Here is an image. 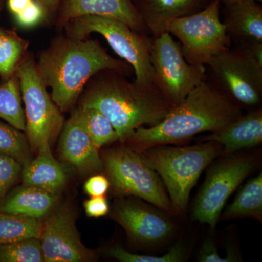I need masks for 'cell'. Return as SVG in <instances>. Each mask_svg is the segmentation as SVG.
Returning a JSON list of instances; mask_svg holds the SVG:
<instances>
[{"instance_id":"1","label":"cell","mask_w":262,"mask_h":262,"mask_svg":"<svg viewBox=\"0 0 262 262\" xmlns=\"http://www.w3.org/2000/svg\"><path fill=\"white\" fill-rule=\"evenodd\" d=\"M36 66L51 98L62 113L70 111L89 80L103 70H113L131 77L134 70L124 60L108 54L98 39L55 38L39 53Z\"/></svg>"},{"instance_id":"2","label":"cell","mask_w":262,"mask_h":262,"mask_svg":"<svg viewBox=\"0 0 262 262\" xmlns=\"http://www.w3.org/2000/svg\"><path fill=\"white\" fill-rule=\"evenodd\" d=\"M127 77L115 71H101L79 98L80 107L96 108L110 120L121 142L139 127L158 125L174 107L155 85H141Z\"/></svg>"},{"instance_id":"3","label":"cell","mask_w":262,"mask_h":262,"mask_svg":"<svg viewBox=\"0 0 262 262\" xmlns=\"http://www.w3.org/2000/svg\"><path fill=\"white\" fill-rule=\"evenodd\" d=\"M243 110L203 81L152 127H141L125 141L137 151L181 144L198 134L215 132L237 120Z\"/></svg>"},{"instance_id":"4","label":"cell","mask_w":262,"mask_h":262,"mask_svg":"<svg viewBox=\"0 0 262 262\" xmlns=\"http://www.w3.org/2000/svg\"><path fill=\"white\" fill-rule=\"evenodd\" d=\"M139 152L163 181L174 211L183 213L202 173L223 149L214 141H201L192 146H153Z\"/></svg>"},{"instance_id":"5","label":"cell","mask_w":262,"mask_h":262,"mask_svg":"<svg viewBox=\"0 0 262 262\" xmlns=\"http://www.w3.org/2000/svg\"><path fill=\"white\" fill-rule=\"evenodd\" d=\"M63 29L66 35L75 39H87L93 33L101 34L117 56L133 67L136 82L141 85H154L150 61L152 37L133 30L121 20L95 15L74 19Z\"/></svg>"},{"instance_id":"6","label":"cell","mask_w":262,"mask_h":262,"mask_svg":"<svg viewBox=\"0 0 262 262\" xmlns=\"http://www.w3.org/2000/svg\"><path fill=\"white\" fill-rule=\"evenodd\" d=\"M15 75L25 105L26 133L32 149L51 146L64 125V117L48 94L40 78L32 53H27Z\"/></svg>"},{"instance_id":"7","label":"cell","mask_w":262,"mask_h":262,"mask_svg":"<svg viewBox=\"0 0 262 262\" xmlns=\"http://www.w3.org/2000/svg\"><path fill=\"white\" fill-rule=\"evenodd\" d=\"M101 158L115 194L140 198L165 213L175 212L163 181L139 151L122 146L105 151Z\"/></svg>"},{"instance_id":"8","label":"cell","mask_w":262,"mask_h":262,"mask_svg":"<svg viewBox=\"0 0 262 262\" xmlns=\"http://www.w3.org/2000/svg\"><path fill=\"white\" fill-rule=\"evenodd\" d=\"M206 80L241 110L260 107L262 63L246 50L231 48L213 57L206 66Z\"/></svg>"},{"instance_id":"9","label":"cell","mask_w":262,"mask_h":262,"mask_svg":"<svg viewBox=\"0 0 262 262\" xmlns=\"http://www.w3.org/2000/svg\"><path fill=\"white\" fill-rule=\"evenodd\" d=\"M220 5L213 0L201 11L168 24L167 32L179 39L183 56L190 64L206 67L213 57L232 48L220 18Z\"/></svg>"},{"instance_id":"10","label":"cell","mask_w":262,"mask_h":262,"mask_svg":"<svg viewBox=\"0 0 262 262\" xmlns=\"http://www.w3.org/2000/svg\"><path fill=\"white\" fill-rule=\"evenodd\" d=\"M150 61L153 84L173 106L206 80V67L188 63L180 43L168 32L153 37Z\"/></svg>"},{"instance_id":"11","label":"cell","mask_w":262,"mask_h":262,"mask_svg":"<svg viewBox=\"0 0 262 262\" xmlns=\"http://www.w3.org/2000/svg\"><path fill=\"white\" fill-rule=\"evenodd\" d=\"M254 168L251 157L222 160L208 170L193 205V220L214 229L227 200Z\"/></svg>"},{"instance_id":"12","label":"cell","mask_w":262,"mask_h":262,"mask_svg":"<svg viewBox=\"0 0 262 262\" xmlns=\"http://www.w3.org/2000/svg\"><path fill=\"white\" fill-rule=\"evenodd\" d=\"M46 262H86L96 260V253L82 244L70 209L62 208L42 225L40 237Z\"/></svg>"},{"instance_id":"13","label":"cell","mask_w":262,"mask_h":262,"mask_svg":"<svg viewBox=\"0 0 262 262\" xmlns=\"http://www.w3.org/2000/svg\"><path fill=\"white\" fill-rule=\"evenodd\" d=\"M113 216L129 237L140 244H160L173 232V224L165 214L143 202L134 200L120 202Z\"/></svg>"},{"instance_id":"14","label":"cell","mask_w":262,"mask_h":262,"mask_svg":"<svg viewBox=\"0 0 262 262\" xmlns=\"http://www.w3.org/2000/svg\"><path fill=\"white\" fill-rule=\"evenodd\" d=\"M58 151L62 159L80 173H97L104 168L101 155L86 130L78 108L64 122Z\"/></svg>"},{"instance_id":"15","label":"cell","mask_w":262,"mask_h":262,"mask_svg":"<svg viewBox=\"0 0 262 262\" xmlns=\"http://www.w3.org/2000/svg\"><path fill=\"white\" fill-rule=\"evenodd\" d=\"M57 13L58 28L79 17L95 15L121 20L136 32L149 34L131 0H61Z\"/></svg>"},{"instance_id":"16","label":"cell","mask_w":262,"mask_h":262,"mask_svg":"<svg viewBox=\"0 0 262 262\" xmlns=\"http://www.w3.org/2000/svg\"><path fill=\"white\" fill-rule=\"evenodd\" d=\"M138 14L152 37L167 32L175 19L198 13L213 0H131Z\"/></svg>"},{"instance_id":"17","label":"cell","mask_w":262,"mask_h":262,"mask_svg":"<svg viewBox=\"0 0 262 262\" xmlns=\"http://www.w3.org/2000/svg\"><path fill=\"white\" fill-rule=\"evenodd\" d=\"M256 1L224 5L223 22L234 47L262 44V6Z\"/></svg>"},{"instance_id":"18","label":"cell","mask_w":262,"mask_h":262,"mask_svg":"<svg viewBox=\"0 0 262 262\" xmlns=\"http://www.w3.org/2000/svg\"><path fill=\"white\" fill-rule=\"evenodd\" d=\"M201 141L218 143L226 155L259 145L262 142V108H255L246 115L243 114L220 130L204 136Z\"/></svg>"},{"instance_id":"19","label":"cell","mask_w":262,"mask_h":262,"mask_svg":"<svg viewBox=\"0 0 262 262\" xmlns=\"http://www.w3.org/2000/svg\"><path fill=\"white\" fill-rule=\"evenodd\" d=\"M51 146H44L38 150L35 159L30 160L22 168L24 184L40 188L58 194L68 181L67 169L53 156Z\"/></svg>"},{"instance_id":"20","label":"cell","mask_w":262,"mask_h":262,"mask_svg":"<svg viewBox=\"0 0 262 262\" xmlns=\"http://www.w3.org/2000/svg\"><path fill=\"white\" fill-rule=\"evenodd\" d=\"M58 198V194L24 184L0 202V213L40 220L52 211Z\"/></svg>"},{"instance_id":"21","label":"cell","mask_w":262,"mask_h":262,"mask_svg":"<svg viewBox=\"0 0 262 262\" xmlns=\"http://www.w3.org/2000/svg\"><path fill=\"white\" fill-rule=\"evenodd\" d=\"M251 218L261 222L262 220V173L241 188L223 213L224 220Z\"/></svg>"},{"instance_id":"22","label":"cell","mask_w":262,"mask_h":262,"mask_svg":"<svg viewBox=\"0 0 262 262\" xmlns=\"http://www.w3.org/2000/svg\"><path fill=\"white\" fill-rule=\"evenodd\" d=\"M20 84L16 75L0 84V118L19 129L26 130Z\"/></svg>"},{"instance_id":"23","label":"cell","mask_w":262,"mask_h":262,"mask_svg":"<svg viewBox=\"0 0 262 262\" xmlns=\"http://www.w3.org/2000/svg\"><path fill=\"white\" fill-rule=\"evenodd\" d=\"M42 225L39 219L0 213V245L32 237L40 238Z\"/></svg>"},{"instance_id":"24","label":"cell","mask_w":262,"mask_h":262,"mask_svg":"<svg viewBox=\"0 0 262 262\" xmlns=\"http://www.w3.org/2000/svg\"><path fill=\"white\" fill-rule=\"evenodd\" d=\"M28 46L29 42L13 31L5 30L0 36V77L3 81L15 75Z\"/></svg>"},{"instance_id":"25","label":"cell","mask_w":262,"mask_h":262,"mask_svg":"<svg viewBox=\"0 0 262 262\" xmlns=\"http://www.w3.org/2000/svg\"><path fill=\"white\" fill-rule=\"evenodd\" d=\"M23 132L0 120V153L11 157L24 167L32 160V149Z\"/></svg>"},{"instance_id":"26","label":"cell","mask_w":262,"mask_h":262,"mask_svg":"<svg viewBox=\"0 0 262 262\" xmlns=\"http://www.w3.org/2000/svg\"><path fill=\"white\" fill-rule=\"evenodd\" d=\"M84 126L94 145L100 148L119 141V136L113 124L96 108L78 107Z\"/></svg>"},{"instance_id":"27","label":"cell","mask_w":262,"mask_h":262,"mask_svg":"<svg viewBox=\"0 0 262 262\" xmlns=\"http://www.w3.org/2000/svg\"><path fill=\"white\" fill-rule=\"evenodd\" d=\"M44 261L40 238L21 239L0 245V262Z\"/></svg>"},{"instance_id":"28","label":"cell","mask_w":262,"mask_h":262,"mask_svg":"<svg viewBox=\"0 0 262 262\" xmlns=\"http://www.w3.org/2000/svg\"><path fill=\"white\" fill-rule=\"evenodd\" d=\"M108 254L117 261L122 262H182L185 259L184 248L176 244L163 256H148L128 252L120 246L110 248Z\"/></svg>"},{"instance_id":"29","label":"cell","mask_w":262,"mask_h":262,"mask_svg":"<svg viewBox=\"0 0 262 262\" xmlns=\"http://www.w3.org/2000/svg\"><path fill=\"white\" fill-rule=\"evenodd\" d=\"M22 168L17 160L0 153V202L18 180Z\"/></svg>"},{"instance_id":"30","label":"cell","mask_w":262,"mask_h":262,"mask_svg":"<svg viewBox=\"0 0 262 262\" xmlns=\"http://www.w3.org/2000/svg\"><path fill=\"white\" fill-rule=\"evenodd\" d=\"M15 21L23 28H33L39 25L48 18V13L40 3L32 0L21 12L14 15Z\"/></svg>"},{"instance_id":"31","label":"cell","mask_w":262,"mask_h":262,"mask_svg":"<svg viewBox=\"0 0 262 262\" xmlns=\"http://www.w3.org/2000/svg\"><path fill=\"white\" fill-rule=\"evenodd\" d=\"M198 259L201 262L238 261L235 252L232 250H229L226 257H221L214 242L209 239L205 241L204 244L202 246Z\"/></svg>"},{"instance_id":"32","label":"cell","mask_w":262,"mask_h":262,"mask_svg":"<svg viewBox=\"0 0 262 262\" xmlns=\"http://www.w3.org/2000/svg\"><path fill=\"white\" fill-rule=\"evenodd\" d=\"M110 187L107 177L98 174L88 179L84 184L85 192L91 196H104Z\"/></svg>"},{"instance_id":"33","label":"cell","mask_w":262,"mask_h":262,"mask_svg":"<svg viewBox=\"0 0 262 262\" xmlns=\"http://www.w3.org/2000/svg\"><path fill=\"white\" fill-rule=\"evenodd\" d=\"M86 214L91 218H99L107 214L110 206L107 200L103 196H91L84 203Z\"/></svg>"},{"instance_id":"34","label":"cell","mask_w":262,"mask_h":262,"mask_svg":"<svg viewBox=\"0 0 262 262\" xmlns=\"http://www.w3.org/2000/svg\"><path fill=\"white\" fill-rule=\"evenodd\" d=\"M32 0H8V8L13 15L18 14L31 3Z\"/></svg>"},{"instance_id":"35","label":"cell","mask_w":262,"mask_h":262,"mask_svg":"<svg viewBox=\"0 0 262 262\" xmlns=\"http://www.w3.org/2000/svg\"><path fill=\"white\" fill-rule=\"evenodd\" d=\"M35 1L40 3L44 7L49 16L57 13L61 0H35Z\"/></svg>"},{"instance_id":"36","label":"cell","mask_w":262,"mask_h":262,"mask_svg":"<svg viewBox=\"0 0 262 262\" xmlns=\"http://www.w3.org/2000/svg\"><path fill=\"white\" fill-rule=\"evenodd\" d=\"M221 4L229 5L232 4V3H238V2H243V1H256L258 2V3H261L262 0H219Z\"/></svg>"},{"instance_id":"37","label":"cell","mask_w":262,"mask_h":262,"mask_svg":"<svg viewBox=\"0 0 262 262\" xmlns=\"http://www.w3.org/2000/svg\"><path fill=\"white\" fill-rule=\"evenodd\" d=\"M5 31V30H3V29L0 28V36H1L2 34H4Z\"/></svg>"},{"instance_id":"38","label":"cell","mask_w":262,"mask_h":262,"mask_svg":"<svg viewBox=\"0 0 262 262\" xmlns=\"http://www.w3.org/2000/svg\"><path fill=\"white\" fill-rule=\"evenodd\" d=\"M2 2H3V0H0V8H1Z\"/></svg>"}]
</instances>
